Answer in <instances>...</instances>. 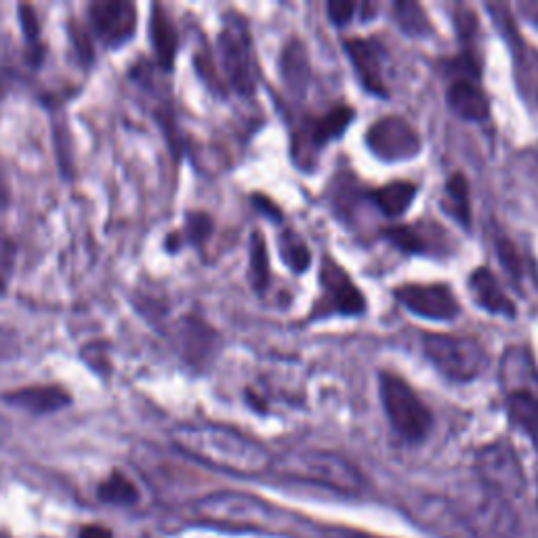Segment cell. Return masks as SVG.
Here are the masks:
<instances>
[{"label":"cell","mask_w":538,"mask_h":538,"mask_svg":"<svg viewBox=\"0 0 538 538\" xmlns=\"http://www.w3.org/2000/svg\"><path fill=\"white\" fill-rule=\"evenodd\" d=\"M219 55L230 87L246 97L255 95L259 82L257 55L251 32L240 15L225 17L219 34Z\"/></svg>","instance_id":"52a82bcc"},{"label":"cell","mask_w":538,"mask_h":538,"mask_svg":"<svg viewBox=\"0 0 538 538\" xmlns=\"http://www.w3.org/2000/svg\"><path fill=\"white\" fill-rule=\"evenodd\" d=\"M469 293L473 301L492 316H503L513 320L517 316L515 303L507 297L499 280L488 267H478L469 278Z\"/></svg>","instance_id":"d6986e66"},{"label":"cell","mask_w":538,"mask_h":538,"mask_svg":"<svg viewBox=\"0 0 538 538\" xmlns=\"http://www.w3.org/2000/svg\"><path fill=\"white\" fill-rule=\"evenodd\" d=\"M396 22L408 36H427L431 32V24L417 3H398L396 5Z\"/></svg>","instance_id":"83f0119b"},{"label":"cell","mask_w":538,"mask_h":538,"mask_svg":"<svg viewBox=\"0 0 538 538\" xmlns=\"http://www.w3.org/2000/svg\"><path fill=\"white\" fill-rule=\"evenodd\" d=\"M452 82L446 91L448 108L463 120L482 122L490 116V101L480 82V66L473 55L461 53L446 64Z\"/></svg>","instance_id":"30bf717a"},{"label":"cell","mask_w":538,"mask_h":538,"mask_svg":"<svg viewBox=\"0 0 538 538\" xmlns=\"http://www.w3.org/2000/svg\"><path fill=\"white\" fill-rule=\"evenodd\" d=\"M171 440L190 459L242 478H255L274 463L261 442L225 425H179L171 431Z\"/></svg>","instance_id":"6da1fadb"},{"label":"cell","mask_w":538,"mask_h":538,"mask_svg":"<svg viewBox=\"0 0 538 538\" xmlns=\"http://www.w3.org/2000/svg\"><path fill=\"white\" fill-rule=\"evenodd\" d=\"M423 349L429 362L457 383L478 379L488 364L484 343L471 335L427 333L423 335Z\"/></svg>","instance_id":"277c9868"},{"label":"cell","mask_w":538,"mask_h":538,"mask_svg":"<svg viewBox=\"0 0 538 538\" xmlns=\"http://www.w3.org/2000/svg\"><path fill=\"white\" fill-rule=\"evenodd\" d=\"M354 120V110L337 106L322 116L305 118L293 133V162L301 171H314L322 150L339 139Z\"/></svg>","instance_id":"ba28073f"},{"label":"cell","mask_w":538,"mask_h":538,"mask_svg":"<svg viewBox=\"0 0 538 538\" xmlns=\"http://www.w3.org/2000/svg\"><path fill=\"white\" fill-rule=\"evenodd\" d=\"M536 505H538V503H536Z\"/></svg>","instance_id":"d590c367"},{"label":"cell","mask_w":538,"mask_h":538,"mask_svg":"<svg viewBox=\"0 0 538 538\" xmlns=\"http://www.w3.org/2000/svg\"><path fill=\"white\" fill-rule=\"evenodd\" d=\"M13 341L9 337H3V328H0V358H5L9 356L11 351H13Z\"/></svg>","instance_id":"836d02e7"},{"label":"cell","mask_w":538,"mask_h":538,"mask_svg":"<svg viewBox=\"0 0 538 538\" xmlns=\"http://www.w3.org/2000/svg\"><path fill=\"white\" fill-rule=\"evenodd\" d=\"M196 513L204 522L238 530H276L280 526V511L251 494H211L196 503Z\"/></svg>","instance_id":"8992f818"},{"label":"cell","mask_w":538,"mask_h":538,"mask_svg":"<svg viewBox=\"0 0 538 538\" xmlns=\"http://www.w3.org/2000/svg\"><path fill=\"white\" fill-rule=\"evenodd\" d=\"M150 32H152V45H154V51L158 57V64L164 70H171L175 64L179 40H177V30L169 19V15L164 13L162 7H158V5L154 7Z\"/></svg>","instance_id":"7402d4cb"},{"label":"cell","mask_w":538,"mask_h":538,"mask_svg":"<svg viewBox=\"0 0 538 538\" xmlns=\"http://www.w3.org/2000/svg\"><path fill=\"white\" fill-rule=\"evenodd\" d=\"M379 393L391 427L406 442H423L431 429L433 417L425 402L417 396V391L393 372H381Z\"/></svg>","instance_id":"5b68a950"},{"label":"cell","mask_w":538,"mask_h":538,"mask_svg":"<svg viewBox=\"0 0 538 538\" xmlns=\"http://www.w3.org/2000/svg\"><path fill=\"white\" fill-rule=\"evenodd\" d=\"M326 11H328V19L335 26H345L351 22V17H354L356 5L349 3V0H330V3L326 5Z\"/></svg>","instance_id":"4dcf8cb0"},{"label":"cell","mask_w":538,"mask_h":538,"mask_svg":"<svg viewBox=\"0 0 538 538\" xmlns=\"http://www.w3.org/2000/svg\"><path fill=\"white\" fill-rule=\"evenodd\" d=\"M494 246H496V253H499L501 265L505 267V272L511 278L520 280L524 274V269H522V261H520V255H517V248L513 246V242L509 238H505L503 234H499V236H494Z\"/></svg>","instance_id":"f1b7e54d"},{"label":"cell","mask_w":538,"mask_h":538,"mask_svg":"<svg viewBox=\"0 0 538 538\" xmlns=\"http://www.w3.org/2000/svg\"><path fill=\"white\" fill-rule=\"evenodd\" d=\"M97 494L103 503L110 505H133L139 499L135 484L120 471H114L110 478L99 486Z\"/></svg>","instance_id":"484cf974"},{"label":"cell","mask_w":538,"mask_h":538,"mask_svg":"<svg viewBox=\"0 0 538 538\" xmlns=\"http://www.w3.org/2000/svg\"><path fill=\"white\" fill-rule=\"evenodd\" d=\"M278 248H280V257L282 261L288 265V269L295 274H303L305 269L309 267V263H312V253H309L307 244L303 242V238L293 232V230H286L280 234V240H278Z\"/></svg>","instance_id":"d4e9b609"},{"label":"cell","mask_w":538,"mask_h":538,"mask_svg":"<svg viewBox=\"0 0 538 538\" xmlns=\"http://www.w3.org/2000/svg\"><path fill=\"white\" fill-rule=\"evenodd\" d=\"M454 513H459L475 538H520V522L509 503L486 488L480 496L457 505Z\"/></svg>","instance_id":"8fae6325"},{"label":"cell","mask_w":538,"mask_h":538,"mask_svg":"<svg viewBox=\"0 0 538 538\" xmlns=\"http://www.w3.org/2000/svg\"><path fill=\"white\" fill-rule=\"evenodd\" d=\"M213 232V221L206 213H190L185 219V240L200 246L209 240Z\"/></svg>","instance_id":"f546056e"},{"label":"cell","mask_w":538,"mask_h":538,"mask_svg":"<svg viewBox=\"0 0 538 538\" xmlns=\"http://www.w3.org/2000/svg\"><path fill=\"white\" fill-rule=\"evenodd\" d=\"M251 284L255 288L257 295H263L269 286V255H267V246L265 238L259 232H253L251 238Z\"/></svg>","instance_id":"4316f807"},{"label":"cell","mask_w":538,"mask_h":538,"mask_svg":"<svg viewBox=\"0 0 538 538\" xmlns=\"http://www.w3.org/2000/svg\"><path fill=\"white\" fill-rule=\"evenodd\" d=\"M320 286L322 295L316 301L312 314H309V320L360 316L366 312V299L360 293V288L330 255H324L320 263Z\"/></svg>","instance_id":"9c48e42d"},{"label":"cell","mask_w":538,"mask_h":538,"mask_svg":"<svg viewBox=\"0 0 538 538\" xmlns=\"http://www.w3.org/2000/svg\"><path fill=\"white\" fill-rule=\"evenodd\" d=\"M183 343H185V356L190 358V362L198 364L211 356L215 333L198 320H188L183 326Z\"/></svg>","instance_id":"cb8c5ba5"},{"label":"cell","mask_w":538,"mask_h":538,"mask_svg":"<svg viewBox=\"0 0 538 538\" xmlns=\"http://www.w3.org/2000/svg\"><path fill=\"white\" fill-rule=\"evenodd\" d=\"M7 198H9V190H7V183H5V177H3V169H0V209L7 204Z\"/></svg>","instance_id":"e575fe53"},{"label":"cell","mask_w":538,"mask_h":538,"mask_svg":"<svg viewBox=\"0 0 538 538\" xmlns=\"http://www.w3.org/2000/svg\"><path fill=\"white\" fill-rule=\"evenodd\" d=\"M478 475L486 490L494 492L501 499H517L526 488L524 469L520 459L507 440L492 442L478 452Z\"/></svg>","instance_id":"7c38bea8"},{"label":"cell","mask_w":538,"mask_h":538,"mask_svg":"<svg viewBox=\"0 0 538 538\" xmlns=\"http://www.w3.org/2000/svg\"><path fill=\"white\" fill-rule=\"evenodd\" d=\"M505 36L511 43V53L515 59V82L517 89L524 95L528 103H532L534 108H538V51L524 43L522 36L517 34L515 26L511 24V19H505Z\"/></svg>","instance_id":"ac0fdd59"},{"label":"cell","mask_w":538,"mask_h":538,"mask_svg":"<svg viewBox=\"0 0 538 538\" xmlns=\"http://www.w3.org/2000/svg\"><path fill=\"white\" fill-rule=\"evenodd\" d=\"M351 64L356 68V74L366 91L372 95L387 97V82H385V47L377 38H347L343 43Z\"/></svg>","instance_id":"2e32d148"},{"label":"cell","mask_w":538,"mask_h":538,"mask_svg":"<svg viewBox=\"0 0 538 538\" xmlns=\"http://www.w3.org/2000/svg\"><path fill=\"white\" fill-rule=\"evenodd\" d=\"M509 423L538 448V366L522 345L509 347L499 366Z\"/></svg>","instance_id":"7a4b0ae2"},{"label":"cell","mask_w":538,"mask_h":538,"mask_svg":"<svg viewBox=\"0 0 538 538\" xmlns=\"http://www.w3.org/2000/svg\"><path fill=\"white\" fill-rule=\"evenodd\" d=\"M442 211L463 227H471V196L469 183L463 173H454L446 185L442 196Z\"/></svg>","instance_id":"603a6c76"},{"label":"cell","mask_w":538,"mask_h":538,"mask_svg":"<svg viewBox=\"0 0 538 538\" xmlns=\"http://www.w3.org/2000/svg\"><path fill=\"white\" fill-rule=\"evenodd\" d=\"M91 24L108 47L127 45L137 28L135 5L124 0H95L89 7Z\"/></svg>","instance_id":"9a60e30c"},{"label":"cell","mask_w":538,"mask_h":538,"mask_svg":"<svg viewBox=\"0 0 538 538\" xmlns=\"http://www.w3.org/2000/svg\"><path fill=\"white\" fill-rule=\"evenodd\" d=\"M3 400L15 408L34 412V415H49V412L70 406L72 396L57 385H32L5 393Z\"/></svg>","instance_id":"ffe728a7"},{"label":"cell","mask_w":538,"mask_h":538,"mask_svg":"<svg viewBox=\"0 0 538 538\" xmlns=\"http://www.w3.org/2000/svg\"><path fill=\"white\" fill-rule=\"evenodd\" d=\"M381 236L408 255H436L446 251L448 234L436 223L419 221L415 225L385 227Z\"/></svg>","instance_id":"e0dca14e"},{"label":"cell","mask_w":538,"mask_h":538,"mask_svg":"<svg viewBox=\"0 0 538 538\" xmlns=\"http://www.w3.org/2000/svg\"><path fill=\"white\" fill-rule=\"evenodd\" d=\"M78 538H112V532L103 526H87L82 528Z\"/></svg>","instance_id":"d6a6232c"},{"label":"cell","mask_w":538,"mask_h":538,"mask_svg":"<svg viewBox=\"0 0 538 538\" xmlns=\"http://www.w3.org/2000/svg\"><path fill=\"white\" fill-rule=\"evenodd\" d=\"M396 301L406 307L410 314L446 322L461 314V305L448 284H402L393 291Z\"/></svg>","instance_id":"5bb4252c"},{"label":"cell","mask_w":538,"mask_h":538,"mask_svg":"<svg viewBox=\"0 0 538 538\" xmlns=\"http://www.w3.org/2000/svg\"><path fill=\"white\" fill-rule=\"evenodd\" d=\"M19 15H22V26H24L28 43L36 45L38 43V19H36L34 9L28 5H22L19 7Z\"/></svg>","instance_id":"1f68e13d"},{"label":"cell","mask_w":538,"mask_h":538,"mask_svg":"<svg viewBox=\"0 0 538 538\" xmlns=\"http://www.w3.org/2000/svg\"><path fill=\"white\" fill-rule=\"evenodd\" d=\"M366 146L385 162H400L415 158L421 152V137L404 118L385 116L370 124L366 131Z\"/></svg>","instance_id":"4fadbf2b"},{"label":"cell","mask_w":538,"mask_h":538,"mask_svg":"<svg viewBox=\"0 0 538 538\" xmlns=\"http://www.w3.org/2000/svg\"><path fill=\"white\" fill-rule=\"evenodd\" d=\"M368 196L379 206L383 215L398 219L410 209L412 200L417 196V185L410 181H391L379 190H370Z\"/></svg>","instance_id":"44dd1931"},{"label":"cell","mask_w":538,"mask_h":538,"mask_svg":"<svg viewBox=\"0 0 538 538\" xmlns=\"http://www.w3.org/2000/svg\"><path fill=\"white\" fill-rule=\"evenodd\" d=\"M272 471L284 480L316 484L341 494H360L364 488L360 469L328 450H291L274 459Z\"/></svg>","instance_id":"3957f363"}]
</instances>
